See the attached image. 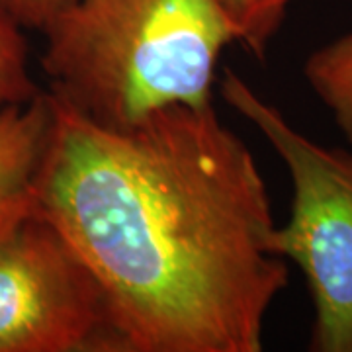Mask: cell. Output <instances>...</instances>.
Returning a JSON list of instances; mask_svg holds the SVG:
<instances>
[{
  "label": "cell",
  "instance_id": "obj_2",
  "mask_svg": "<svg viewBox=\"0 0 352 352\" xmlns=\"http://www.w3.org/2000/svg\"><path fill=\"white\" fill-rule=\"evenodd\" d=\"M51 94L102 126L212 108L237 32L219 0H71L41 32Z\"/></svg>",
  "mask_w": 352,
  "mask_h": 352
},
{
  "label": "cell",
  "instance_id": "obj_7",
  "mask_svg": "<svg viewBox=\"0 0 352 352\" xmlns=\"http://www.w3.org/2000/svg\"><path fill=\"white\" fill-rule=\"evenodd\" d=\"M237 32V43L254 55L266 59L270 41L276 38L294 0H219Z\"/></svg>",
  "mask_w": 352,
  "mask_h": 352
},
{
  "label": "cell",
  "instance_id": "obj_9",
  "mask_svg": "<svg viewBox=\"0 0 352 352\" xmlns=\"http://www.w3.org/2000/svg\"><path fill=\"white\" fill-rule=\"evenodd\" d=\"M71 0H0V10L30 32H43Z\"/></svg>",
  "mask_w": 352,
  "mask_h": 352
},
{
  "label": "cell",
  "instance_id": "obj_3",
  "mask_svg": "<svg viewBox=\"0 0 352 352\" xmlns=\"http://www.w3.org/2000/svg\"><path fill=\"white\" fill-rule=\"evenodd\" d=\"M217 87L227 106L263 133L288 168L289 217L276 227L274 249L302 270L311 296L307 349L352 352V151L303 135L229 67Z\"/></svg>",
  "mask_w": 352,
  "mask_h": 352
},
{
  "label": "cell",
  "instance_id": "obj_6",
  "mask_svg": "<svg viewBox=\"0 0 352 352\" xmlns=\"http://www.w3.org/2000/svg\"><path fill=\"white\" fill-rule=\"evenodd\" d=\"M303 76L352 145V32L309 53Z\"/></svg>",
  "mask_w": 352,
  "mask_h": 352
},
{
  "label": "cell",
  "instance_id": "obj_8",
  "mask_svg": "<svg viewBox=\"0 0 352 352\" xmlns=\"http://www.w3.org/2000/svg\"><path fill=\"white\" fill-rule=\"evenodd\" d=\"M24 32L0 10V110L32 100L41 90L30 71Z\"/></svg>",
  "mask_w": 352,
  "mask_h": 352
},
{
  "label": "cell",
  "instance_id": "obj_1",
  "mask_svg": "<svg viewBox=\"0 0 352 352\" xmlns=\"http://www.w3.org/2000/svg\"><path fill=\"white\" fill-rule=\"evenodd\" d=\"M50 98L36 214L90 268L129 352L263 351L289 274L247 143L215 106L112 127Z\"/></svg>",
  "mask_w": 352,
  "mask_h": 352
},
{
  "label": "cell",
  "instance_id": "obj_5",
  "mask_svg": "<svg viewBox=\"0 0 352 352\" xmlns=\"http://www.w3.org/2000/svg\"><path fill=\"white\" fill-rule=\"evenodd\" d=\"M51 118L47 90L0 110V239L36 215L38 176Z\"/></svg>",
  "mask_w": 352,
  "mask_h": 352
},
{
  "label": "cell",
  "instance_id": "obj_4",
  "mask_svg": "<svg viewBox=\"0 0 352 352\" xmlns=\"http://www.w3.org/2000/svg\"><path fill=\"white\" fill-rule=\"evenodd\" d=\"M0 352H129L94 274L38 214L0 239Z\"/></svg>",
  "mask_w": 352,
  "mask_h": 352
}]
</instances>
